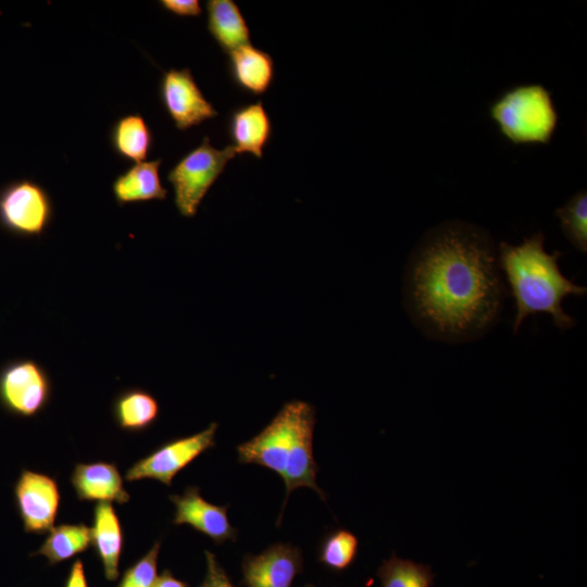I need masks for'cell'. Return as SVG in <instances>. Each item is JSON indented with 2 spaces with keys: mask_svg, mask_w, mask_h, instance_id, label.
<instances>
[{
  "mask_svg": "<svg viewBox=\"0 0 587 587\" xmlns=\"http://www.w3.org/2000/svg\"><path fill=\"white\" fill-rule=\"evenodd\" d=\"M159 411L157 399L150 392L139 388L122 391L112 407L116 425L130 433L148 429L157 421Z\"/></svg>",
  "mask_w": 587,
  "mask_h": 587,
  "instance_id": "ffe728a7",
  "label": "cell"
},
{
  "mask_svg": "<svg viewBox=\"0 0 587 587\" xmlns=\"http://www.w3.org/2000/svg\"><path fill=\"white\" fill-rule=\"evenodd\" d=\"M159 97L178 130H187L218 115L199 88L189 67L163 72L159 83Z\"/></svg>",
  "mask_w": 587,
  "mask_h": 587,
  "instance_id": "9c48e42d",
  "label": "cell"
},
{
  "mask_svg": "<svg viewBox=\"0 0 587 587\" xmlns=\"http://www.w3.org/2000/svg\"><path fill=\"white\" fill-rule=\"evenodd\" d=\"M315 423L312 404L291 400L259 434L237 446L239 463L264 466L283 478L286 494L282 512L290 492L299 487H309L322 500L326 499V494L316 484L319 466L313 455Z\"/></svg>",
  "mask_w": 587,
  "mask_h": 587,
  "instance_id": "3957f363",
  "label": "cell"
},
{
  "mask_svg": "<svg viewBox=\"0 0 587 587\" xmlns=\"http://www.w3.org/2000/svg\"><path fill=\"white\" fill-rule=\"evenodd\" d=\"M226 129L236 154L248 153L262 159L273 125L263 102L258 100L234 108L227 116Z\"/></svg>",
  "mask_w": 587,
  "mask_h": 587,
  "instance_id": "4fadbf2b",
  "label": "cell"
},
{
  "mask_svg": "<svg viewBox=\"0 0 587 587\" xmlns=\"http://www.w3.org/2000/svg\"><path fill=\"white\" fill-rule=\"evenodd\" d=\"M560 227L572 246L586 253L587 251V193L582 189L573 195L562 207L555 210Z\"/></svg>",
  "mask_w": 587,
  "mask_h": 587,
  "instance_id": "cb8c5ba5",
  "label": "cell"
},
{
  "mask_svg": "<svg viewBox=\"0 0 587 587\" xmlns=\"http://www.w3.org/2000/svg\"><path fill=\"white\" fill-rule=\"evenodd\" d=\"M90 546V527L84 523L53 526L41 546L30 555L45 557L50 565L73 558Z\"/></svg>",
  "mask_w": 587,
  "mask_h": 587,
  "instance_id": "44dd1931",
  "label": "cell"
},
{
  "mask_svg": "<svg viewBox=\"0 0 587 587\" xmlns=\"http://www.w3.org/2000/svg\"><path fill=\"white\" fill-rule=\"evenodd\" d=\"M90 545L102 564L104 577L110 582L116 580L124 535L112 502L98 501L95 505Z\"/></svg>",
  "mask_w": 587,
  "mask_h": 587,
  "instance_id": "2e32d148",
  "label": "cell"
},
{
  "mask_svg": "<svg viewBox=\"0 0 587 587\" xmlns=\"http://www.w3.org/2000/svg\"><path fill=\"white\" fill-rule=\"evenodd\" d=\"M161 8L179 17H197L202 14V8L198 0H161Z\"/></svg>",
  "mask_w": 587,
  "mask_h": 587,
  "instance_id": "4316f807",
  "label": "cell"
},
{
  "mask_svg": "<svg viewBox=\"0 0 587 587\" xmlns=\"http://www.w3.org/2000/svg\"><path fill=\"white\" fill-rule=\"evenodd\" d=\"M227 72L238 89L261 96L274 82L275 64L271 54L249 43L228 53Z\"/></svg>",
  "mask_w": 587,
  "mask_h": 587,
  "instance_id": "9a60e30c",
  "label": "cell"
},
{
  "mask_svg": "<svg viewBox=\"0 0 587 587\" xmlns=\"http://www.w3.org/2000/svg\"><path fill=\"white\" fill-rule=\"evenodd\" d=\"M13 492L24 530L39 535L49 533L60 507L57 480L45 473L24 469L14 484Z\"/></svg>",
  "mask_w": 587,
  "mask_h": 587,
  "instance_id": "30bf717a",
  "label": "cell"
},
{
  "mask_svg": "<svg viewBox=\"0 0 587 587\" xmlns=\"http://www.w3.org/2000/svg\"><path fill=\"white\" fill-rule=\"evenodd\" d=\"M53 217L48 191L37 182L22 178L0 188V227L17 237H40Z\"/></svg>",
  "mask_w": 587,
  "mask_h": 587,
  "instance_id": "8992f818",
  "label": "cell"
},
{
  "mask_svg": "<svg viewBox=\"0 0 587 587\" xmlns=\"http://www.w3.org/2000/svg\"><path fill=\"white\" fill-rule=\"evenodd\" d=\"M305 587H313V585H307Z\"/></svg>",
  "mask_w": 587,
  "mask_h": 587,
  "instance_id": "f546056e",
  "label": "cell"
},
{
  "mask_svg": "<svg viewBox=\"0 0 587 587\" xmlns=\"http://www.w3.org/2000/svg\"><path fill=\"white\" fill-rule=\"evenodd\" d=\"M51 380L32 359H16L0 369V405L10 414L33 417L49 403Z\"/></svg>",
  "mask_w": 587,
  "mask_h": 587,
  "instance_id": "52a82bcc",
  "label": "cell"
},
{
  "mask_svg": "<svg viewBox=\"0 0 587 587\" xmlns=\"http://www.w3.org/2000/svg\"><path fill=\"white\" fill-rule=\"evenodd\" d=\"M204 554L207 572L199 587H235L215 554L209 550H205Z\"/></svg>",
  "mask_w": 587,
  "mask_h": 587,
  "instance_id": "484cf974",
  "label": "cell"
},
{
  "mask_svg": "<svg viewBox=\"0 0 587 587\" xmlns=\"http://www.w3.org/2000/svg\"><path fill=\"white\" fill-rule=\"evenodd\" d=\"M161 541L158 540L150 550L123 573L116 587H153L158 577V555Z\"/></svg>",
  "mask_w": 587,
  "mask_h": 587,
  "instance_id": "d4e9b609",
  "label": "cell"
},
{
  "mask_svg": "<svg viewBox=\"0 0 587 587\" xmlns=\"http://www.w3.org/2000/svg\"><path fill=\"white\" fill-rule=\"evenodd\" d=\"M561 255L560 251L551 254L546 251L541 232L520 245L499 243V265L516 305L514 335L524 320L536 313L550 314L561 330L575 326V319L564 311L562 302L567 296H585L587 289L563 275L558 263Z\"/></svg>",
  "mask_w": 587,
  "mask_h": 587,
  "instance_id": "7a4b0ae2",
  "label": "cell"
},
{
  "mask_svg": "<svg viewBox=\"0 0 587 587\" xmlns=\"http://www.w3.org/2000/svg\"><path fill=\"white\" fill-rule=\"evenodd\" d=\"M382 587H432L434 573L429 565L398 558L395 553L377 570Z\"/></svg>",
  "mask_w": 587,
  "mask_h": 587,
  "instance_id": "7402d4cb",
  "label": "cell"
},
{
  "mask_svg": "<svg viewBox=\"0 0 587 587\" xmlns=\"http://www.w3.org/2000/svg\"><path fill=\"white\" fill-rule=\"evenodd\" d=\"M402 295L425 337L448 344L483 337L498 323L507 295L494 238L463 221L432 227L409 255Z\"/></svg>",
  "mask_w": 587,
  "mask_h": 587,
  "instance_id": "6da1fadb",
  "label": "cell"
},
{
  "mask_svg": "<svg viewBox=\"0 0 587 587\" xmlns=\"http://www.w3.org/2000/svg\"><path fill=\"white\" fill-rule=\"evenodd\" d=\"M489 112L502 135L515 145L549 143L559 118L550 92L539 84L508 90Z\"/></svg>",
  "mask_w": 587,
  "mask_h": 587,
  "instance_id": "277c9868",
  "label": "cell"
},
{
  "mask_svg": "<svg viewBox=\"0 0 587 587\" xmlns=\"http://www.w3.org/2000/svg\"><path fill=\"white\" fill-rule=\"evenodd\" d=\"M359 550L358 537L348 529L328 533L321 542L319 561L330 571L342 572L354 562Z\"/></svg>",
  "mask_w": 587,
  "mask_h": 587,
  "instance_id": "603a6c76",
  "label": "cell"
},
{
  "mask_svg": "<svg viewBox=\"0 0 587 587\" xmlns=\"http://www.w3.org/2000/svg\"><path fill=\"white\" fill-rule=\"evenodd\" d=\"M153 587H190L186 582L174 576L171 570H164L157 577Z\"/></svg>",
  "mask_w": 587,
  "mask_h": 587,
  "instance_id": "f1b7e54d",
  "label": "cell"
},
{
  "mask_svg": "<svg viewBox=\"0 0 587 587\" xmlns=\"http://www.w3.org/2000/svg\"><path fill=\"white\" fill-rule=\"evenodd\" d=\"M205 11L207 28L223 52L251 43L250 28L235 1L208 0Z\"/></svg>",
  "mask_w": 587,
  "mask_h": 587,
  "instance_id": "ac0fdd59",
  "label": "cell"
},
{
  "mask_svg": "<svg viewBox=\"0 0 587 587\" xmlns=\"http://www.w3.org/2000/svg\"><path fill=\"white\" fill-rule=\"evenodd\" d=\"M162 159L135 163L120 174L112 184V192L118 205L132 202L164 200L167 190L160 178Z\"/></svg>",
  "mask_w": 587,
  "mask_h": 587,
  "instance_id": "e0dca14e",
  "label": "cell"
},
{
  "mask_svg": "<svg viewBox=\"0 0 587 587\" xmlns=\"http://www.w3.org/2000/svg\"><path fill=\"white\" fill-rule=\"evenodd\" d=\"M236 157L228 145L216 149L209 137L183 155L168 171L167 180L173 187L174 203L180 215L192 217L210 188Z\"/></svg>",
  "mask_w": 587,
  "mask_h": 587,
  "instance_id": "5b68a950",
  "label": "cell"
},
{
  "mask_svg": "<svg viewBox=\"0 0 587 587\" xmlns=\"http://www.w3.org/2000/svg\"><path fill=\"white\" fill-rule=\"evenodd\" d=\"M175 505L173 524H187L211 538L216 545L226 540L236 541L238 530L228 520L226 505H215L200 495V488L189 486L182 495H171Z\"/></svg>",
  "mask_w": 587,
  "mask_h": 587,
  "instance_id": "7c38bea8",
  "label": "cell"
},
{
  "mask_svg": "<svg viewBox=\"0 0 587 587\" xmlns=\"http://www.w3.org/2000/svg\"><path fill=\"white\" fill-rule=\"evenodd\" d=\"M64 587H88L84 563L76 559L70 567Z\"/></svg>",
  "mask_w": 587,
  "mask_h": 587,
  "instance_id": "83f0119b",
  "label": "cell"
},
{
  "mask_svg": "<svg viewBox=\"0 0 587 587\" xmlns=\"http://www.w3.org/2000/svg\"><path fill=\"white\" fill-rule=\"evenodd\" d=\"M217 427V423H211L197 434L164 442L135 462L126 471L124 478L127 482L149 478L171 486L178 472L215 446Z\"/></svg>",
  "mask_w": 587,
  "mask_h": 587,
  "instance_id": "ba28073f",
  "label": "cell"
},
{
  "mask_svg": "<svg viewBox=\"0 0 587 587\" xmlns=\"http://www.w3.org/2000/svg\"><path fill=\"white\" fill-rule=\"evenodd\" d=\"M303 570L301 550L277 542L260 554H247L241 563V585L246 587H291Z\"/></svg>",
  "mask_w": 587,
  "mask_h": 587,
  "instance_id": "8fae6325",
  "label": "cell"
},
{
  "mask_svg": "<svg viewBox=\"0 0 587 587\" xmlns=\"http://www.w3.org/2000/svg\"><path fill=\"white\" fill-rule=\"evenodd\" d=\"M71 484L82 501H107L124 504L130 496L115 463H77L71 474Z\"/></svg>",
  "mask_w": 587,
  "mask_h": 587,
  "instance_id": "5bb4252c",
  "label": "cell"
},
{
  "mask_svg": "<svg viewBox=\"0 0 587 587\" xmlns=\"http://www.w3.org/2000/svg\"><path fill=\"white\" fill-rule=\"evenodd\" d=\"M153 133L139 113L117 118L110 129V143L122 159L135 163L145 162L153 147Z\"/></svg>",
  "mask_w": 587,
  "mask_h": 587,
  "instance_id": "d6986e66",
  "label": "cell"
}]
</instances>
